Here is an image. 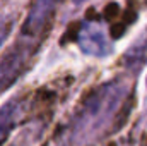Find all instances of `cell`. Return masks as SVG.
Listing matches in <instances>:
<instances>
[{"mask_svg":"<svg viewBox=\"0 0 147 146\" xmlns=\"http://www.w3.org/2000/svg\"><path fill=\"white\" fill-rule=\"evenodd\" d=\"M19 115H21V102L17 100H10L3 107H0V146L7 141L9 134L16 127Z\"/></svg>","mask_w":147,"mask_h":146,"instance_id":"5b68a950","label":"cell"},{"mask_svg":"<svg viewBox=\"0 0 147 146\" xmlns=\"http://www.w3.org/2000/svg\"><path fill=\"white\" fill-rule=\"evenodd\" d=\"M79 45L84 53L92 57H106L111 53V43L105 28L98 23H87L79 33Z\"/></svg>","mask_w":147,"mask_h":146,"instance_id":"3957f363","label":"cell"},{"mask_svg":"<svg viewBox=\"0 0 147 146\" xmlns=\"http://www.w3.org/2000/svg\"><path fill=\"white\" fill-rule=\"evenodd\" d=\"M34 46L36 40L21 35L16 45L5 53V57L0 60V91L14 84L17 77L26 71V65L34 52Z\"/></svg>","mask_w":147,"mask_h":146,"instance_id":"7a4b0ae2","label":"cell"},{"mask_svg":"<svg viewBox=\"0 0 147 146\" xmlns=\"http://www.w3.org/2000/svg\"><path fill=\"white\" fill-rule=\"evenodd\" d=\"M146 146H147V141H146Z\"/></svg>","mask_w":147,"mask_h":146,"instance_id":"ba28073f","label":"cell"},{"mask_svg":"<svg viewBox=\"0 0 147 146\" xmlns=\"http://www.w3.org/2000/svg\"><path fill=\"white\" fill-rule=\"evenodd\" d=\"M14 28V17L12 16H0V48L9 38L10 31Z\"/></svg>","mask_w":147,"mask_h":146,"instance_id":"8992f818","label":"cell"},{"mask_svg":"<svg viewBox=\"0 0 147 146\" xmlns=\"http://www.w3.org/2000/svg\"><path fill=\"white\" fill-rule=\"evenodd\" d=\"M128 96V84L115 79L96 88L80 105L70 124L60 136L62 146H82L103 136L116 119L125 98Z\"/></svg>","mask_w":147,"mask_h":146,"instance_id":"6da1fadb","label":"cell"},{"mask_svg":"<svg viewBox=\"0 0 147 146\" xmlns=\"http://www.w3.org/2000/svg\"><path fill=\"white\" fill-rule=\"evenodd\" d=\"M74 3H77V5H80V3H84V2H87V0H72Z\"/></svg>","mask_w":147,"mask_h":146,"instance_id":"52a82bcc","label":"cell"},{"mask_svg":"<svg viewBox=\"0 0 147 146\" xmlns=\"http://www.w3.org/2000/svg\"><path fill=\"white\" fill-rule=\"evenodd\" d=\"M57 2L58 0H34L31 9H29V14H28L26 21L22 24L21 35L38 40L41 31L45 29V26L48 24V21H50L53 10L57 7Z\"/></svg>","mask_w":147,"mask_h":146,"instance_id":"277c9868","label":"cell"}]
</instances>
